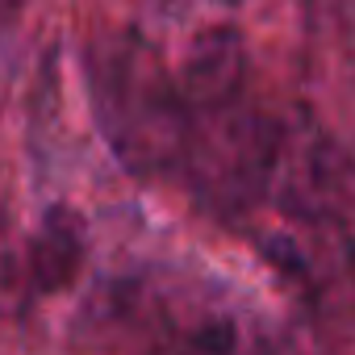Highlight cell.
<instances>
[{
	"mask_svg": "<svg viewBox=\"0 0 355 355\" xmlns=\"http://www.w3.org/2000/svg\"><path fill=\"white\" fill-rule=\"evenodd\" d=\"M243 42L230 30H214L197 42L189 59V92L201 105H230L243 84Z\"/></svg>",
	"mask_w": 355,
	"mask_h": 355,
	"instance_id": "6da1fadb",
	"label": "cell"
},
{
	"mask_svg": "<svg viewBox=\"0 0 355 355\" xmlns=\"http://www.w3.org/2000/svg\"><path fill=\"white\" fill-rule=\"evenodd\" d=\"M268 255H272V259H276L280 268H288V272H297V276L305 272V263H301V259H293V255H297V247H293V243H284V239H276V243H268Z\"/></svg>",
	"mask_w": 355,
	"mask_h": 355,
	"instance_id": "7a4b0ae2",
	"label": "cell"
}]
</instances>
